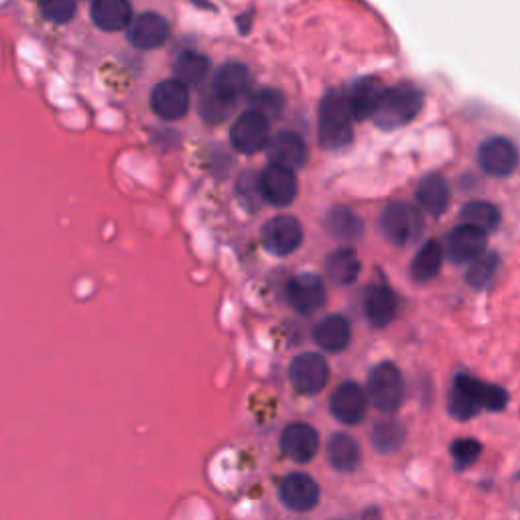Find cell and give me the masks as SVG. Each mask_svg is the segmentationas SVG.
<instances>
[{
  "instance_id": "1",
  "label": "cell",
  "mask_w": 520,
  "mask_h": 520,
  "mask_svg": "<svg viewBox=\"0 0 520 520\" xmlns=\"http://www.w3.org/2000/svg\"><path fill=\"white\" fill-rule=\"evenodd\" d=\"M250 72L242 63H226L214 74L208 92L202 96L200 112L208 122H220L228 110L248 92Z\"/></svg>"
},
{
  "instance_id": "2",
  "label": "cell",
  "mask_w": 520,
  "mask_h": 520,
  "mask_svg": "<svg viewBox=\"0 0 520 520\" xmlns=\"http://www.w3.org/2000/svg\"><path fill=\"white\" fill-rule=\"evenodd\" d=\"M354 139V116L346 94L330 92L319 104V143L328 151H340Z\"/></svg>"
},
{
  "instance_id": "3",
  "label": "cell",
  "mask_w": 520,
  "mask_h": 520,
  "mask_svg": "<svg viewBox=\"0 0 520 520\" xmlns=\"http://www.w3.org/2000/svg\"><path fill=\"white\" fill-rule=\"evenodd\" d=\"M423 108V92L411 84H399L384 92L374 114V122L382 130H395L409 124Z\"/></svg>"
},
{
  "instance_id": "4",
  "label": "cell",
  "mask_w": 520,
  "mask_h": 520,
  "mask_svg": "<svg viewBox=\"0 0 520 520\" xmlns=\"http://www.w3.org/2000/svg\"><path fill=\"white\" fill-rule=\"evenodd\" d=\"M368 395L378 411L395 413L405 399V382L401 370L390 362L376 364L368 376Z\"/></svg>"
},
{
  "instance_id": "5",
  "label": "cell",
  "mask_w": 520,
  "mask_h": 520,
  "mask_svg": "<svg viewBox=\"0 0 520 520\" xmlns=\"http://www.w3.org/2000/svg\"><path fill=\"white\" fill-rule=\"evenodd\" d=\"M380 228L384 236L399 246L413 244L423 232V218L417 208L405 202H393L382 210Z\"/></svg>"
},
{
  "instance_id": "6",
  "label": "cell",
  "mask_w": 520,
  "mask_h": 520,
  "mask_svg": "<svg viewBox=\"0 0 520 520\" xmlns=\"http://www.w3.org/2000/svg\"><path fill=\"white\" fill-rule=\"evenodd\" d=\"M271 120L258 110H246L240 114L230 130V143L238 153L252 155L269 145Z\"/></svg>"
},
{
  "instance_id": "7",
  "label": "cell",
  "mask_w": 520,
  "mask_h": 520,
  "mask_svg": "<svg viewBox=\"0 0 520 520\" xmlns=\"http://www.w3.org/2000/svg\"><path fill=\"white\" fill-rule=\"evenodd\" d=\"M289 378L293 388L301 395H317L323 390V386L328 384L330 378V368L319 354L307 352L297 356L291 366H289Z\"/></svg>"
},
{
  "instance_id": "8",
  "label": "cell",
  "mask_w": 520,
  "mask_h": 520,
  "mask_svg": "<svg viewBox=\"0 0 520 520\" xmlns=\"http://www.w3.org/2000/svg\"><path fill=\"white\" fill-rule=\"evenodd\" d=\"M299 191V183L295 177V171L281 167V165H269L258 177V193L263 195V200L271 206L285 208L295 202Z\"/></svg>"
},
{
  "instance_id": "9",
  "label": "cell",
  "mask_w": 520,
  "mask_h": 520,
  "mask_svg": "<svg viewBox=\"0 0 520 520\" xmlns=\"http://www.w3.org/2000/svg\"><path fill=\"white\" fill-rule=\"evenodd\" d=\"M260 240L271 254L287 256L301 246L303 228L293 216H277L265 224Z\"/></svg>"
},
{
  "instance_id": "10",
  "label": "cell",
  "mask_w": 520,
  "mask_h": 520,
  "mask_svg": "<svg viewBox=\"0 0 520 520\" xmlns=\"http://www.w3.org/2000/svg\"><path fill=\"white\" fill-rule=\"evenodd\" d=\"M478 163L492 177H506L518 165V149L506 137H490L478 149Z\"/></svg>"
},
{
  "instance_id": "11",
  "label": "cell",
  "mask_w": 520,
  "mask_h": 520,
  "mask_svg": "<svg viewBox=\"0 0 520 520\" xmlns=\"http://www.w3.org/2000/svg\"><path fill=\"white\" fill-rule=\"evenodd\" d=\"M151 110L163 120H179L189 110V88L179 80L159 82L151 92Z\"/></svg>"
},
{
  "instance_id": "12",
  "label": "cell",
  "mask_w": 520,
  "mask_h": 520,
  "mask_svg": "<svg viewBox=\"0 0 520 520\" xmlns=\"http://www.w3.org/2000/svg\"><path fill=\"white\" fill-rule=\"evenodd\" d=\"M126 31H128L126 37H128L130 45L143 49V51H149V49L161 47L167 41L169 21L155 11H149V13H141L139 17L130 21Z\"/></svg>"
},
{
  "instance_id": "13",
  "label": "cell",
  "mask_w": 520,
  "mask_h": 520,
  "mask_svg": "<svg viewBox=\"0 0 520 520\" xmlns=\"http://www.w3.org/2000/svg\"><path fill=\"white\" fill-rule=\"evenodd\" d=\"M486 246L488 236L484 230L470 224H462L449 232L445 250L453 263H470V260L480 258L486 252Z\"/></svg>"
},
{
  "instance_id": "14",
  "label": "cell",
  "mask_w": 520,
  "mask_h": 520,
  "mask_svg": "<svg viewBox=\"0 0 520 520\" xmlns=\"http://www.w3.org/2000/svg\"><path fill=\"white\" fill-rule=\"evenodd\" d=\"M325 285L317 275L303 273L295 277L287 287V299L291 307L301 315H313L325 305Z\"/></svg>"
},
{
  "instance_id": "15",
  "label": "cell",
  "mask_w": 520,
  "mask_h": 520,
  "mask_svg": "<svg viewBox=\"0 0 520 520\" xmlns=\"http://www.w3.org/2000/svg\"><path fill=\"white\" fill-rule=\"evenodd\" d=\"M366 393L364 388L356 382H342L332 395V401H330V409H332V415L346 423V425H356L364 419L366 415Z\"/></svg>"
},
{
  "instance_id": "16",
  "label": "cell",
  "mask_w": 520,
  "mask_h": 520,
  "mask_svg": "<svg viewBox=\"0 0 520 520\" xmlns=\"http://www.w3.org/2000/svg\"><path fill=\"white\" fill-rule=\"evenodd\" d=\"M281 449L289 460L297 464H307L315 458L319 449V435L307 423H293L281 435Z\"/></svg>"
},
{
  "instance_id": "17",
  "label": "cell",
  "mask_w": 520,
  "mask_h": 520,
  "mask_svg": "<svg viewBox=\"0 0 520 520\" xmlns=\"http://www.w3.org/2000/svg\"><path fill=\"white\" fill-rule=\"evenodd\" d=\"M384 92H386V88L376 78H362V80L354 82V86L346 94L354 120L374 118Z\"/></svg>"
},
{
  "instance_id": "18",
  "label": "cell",
  "mask_w": 520,
  "mask_h": 520,
  "mask_svg": "<svg viewBox=\"0 0 520 520\" xmlns=\"http://www.w3.org/2000/svg\"><path fill=\"white\" fill-rule=\"evenodd\" d=\"M267 155L271 165H281L291 171H297L307 163V147L295 133H279L277 137L269 139Z\"/></svg>"
},
{
  "instance_id": "19",
  "label": "cell",
  "mask_w": 520,
  "mask_h": 520,
  "mask_svg": "<svg viewBox=\"0 0 520 520\" xmlns=\"http://www.w3.org/2000/svg\"><path fill=\"white\" fill-rule=\"evenodd\" d=\"M90 15L94 25L106 33L124 31L135 19L128 0H92Z\"/></svg>"
},
{
  "instance_id": "20",
  "label": "cell",
  "mask_w": 520,
  "mask_h": 520,
  "mask_svg": "<svg viewBox=\"0 0 520 520\" xmlns=\"http://www.w3.org/2000/svg\"><path fill=\"white\" fill-rule=\"evenodd\" d=\"M281 500L297 512H307L319 502V486L307 474H289L281 482Z\"/></svg>"
},
{
  "instance_id": "21",
  "label": "cell",
  "mask_w": 520,
  "mask_h": 520,
  "mask_svg": "<svg viewBox=\"0 0 520 520\" xmlns=\"http://www.w3.org/2000/svg\"><path fill=\"white\" fill-rule=\"evenodd\" d=\"M399 309V299L395 295V291L390 289L388 285H372L366 291L364 297V311L366 317L376 328H382V325H388L390 321L395 319Z\"/></svg>"
},
{
  "instance_id": "22",
  "label": "cell",
  "mask_w": 520,
  "mask_h": 520,
  "mask_svg": "<svg viewBox=\"0 0 520 520\" xmlns=\"http://www.w3.org/2000/svg\"><path fill=\"white\" fill-rule=\"evenodd\" d=\"M352 332H350V323L346 321V317L342 315H328L323 317L313 330V340L321 350L328 352H344L350 344Z\"/></svg>"
},
{
  "instance_id": "23",
  "label": "cell",
  "mask_w": 520,
  "mask_h": 520,
  "mask_svg": "<svg viewBox=\"0 0 520 520\" xmlns=\"http://www.w3.org/2000/svg\"><path fill=\"white\" fill-rule=\"evenodd\" d=\"M455 386H460L464 393L480 407V409H488V411H500L504 409V405L508 403V395L506 390L496 386V384H488L482 380H476L472 376H458L455 380Z\"/></svg>"
},
{
  "instance_id": "24",
  "label": "cell",
  "mask_w": 520,
  "mask_h": 520,
  "mask_svg": "<svg viewBox=\"0 0 520 520\" xmlns=\"http://www.w3.org/2000/svg\"><path fill=\"white\" fill-rule=\"evenodd\" d=\"M415 198L427 214L441 216L449 206V185L437 173L427 175L419 181V185L415 189Z\"/></svg>"
},
{
  "instance_id": "25",
  "label": "cell",
  "mask_w": 520,
  "mask_h": 520,
  "mask_svg": "<svg viewBox=\"0 0 520 520\" xmlns=\"http://www.w3.org/2000/svg\"><path fill=\"white\" fill-rule=\"evenodd\" d=\"M328 460L338 472H354L362 460L358 441L346 433H336L328 443Z\"/></svg>"
},
{
  "instance_id": "26",
  "label": "cell",
  "mask_w": 520,
  "mask_h": 520,
  "mask_svg": "<svg viewBox=\"0 0 520 520\" xmlns=\"http://www.w3.org/2000/svg\"><path fill=\"white\" fill-rule=\"evenodd\" d=\"M210 74V59L198 51H183L175 61V80L183 86H200Z\"/></svg>"
},
{
  "instance_id": "27",
  "label": "cell",
  "mask_w": 520,
  "mask_h": 520,
  "mask_svg": "<svg viewBox=\"0 0 520 520\" xmlns=\"http://www.w3.org/2000/svg\"><path fill=\"white\" fill-rule=\"evenodd\" d=\"M360 258L352 248H340L328 256L325 271L336 285H352L360 275Z\"/></svg>"
},
{
  "instance_id": "28",
  "label": "cell",
  "mask_w": 520,
  "mask_h": 520,
  "mask_svg": "<svg viewBox=\"0 0 520 520\" xmlns=\"http://www.w3.org/2000/svg\"><path fill=\"white\" fill-rule=\"evenodd\" d=\"M443 263V250L437 242H427L411 263V277L419 283H427L437 277Z\"/></svg>"
},
{
  "instance_id": "29",
  "label": "cell",
  "mask_w": 520,
  "mask_h": 520,
  "mask_svg": "<svg viewBox=\"0 0 520 520\" xmlns=\"http://www.w3.org/2000/svg\"><path fill=\"white\" fill-rule=\"evenodd\" d=\"M325 226H328V230L336 238H342V240H356L362 236V230H364L360 218L348 208H334L328 214V218H325Z\"/></svg>"
},
{
  "instance_id": "30",
  "label": "cell",
  "mask_w": 520,
  "mask_h": 520,
  "mask_svg": "<svg viewBox=\"0 0 520 520\" xmlns=\"http://www.w3.org/2000/svg\"><path fill=\"white\" fill-rule=\"evenodd\" d=\"M405 441V429L397 421H382L372 431V445L380 453L399 451Z\"/></svg>"
},
{
  "instance_id": "31",
  "label": "cell",
  "mask_w": 520,
  "mask_h": 520,
  "mask_svg": "<svg viewBox=\"0 0 520 520\" xmlns=\"http://www.w3.org/2000/svg\"><path fill=\"white\" fill-rule=\"evenodd\" d=\"M462 222L470 224V226H476V228H480L484 232H490V230L498 228L500 212L490 202H470L462 210Z\"/></svg>"
},
{
  "instance_id": "32",
  "label": "cell",
  "mask_w": 520,
  "mask_h": 520,
  "mask_svg": "<svg viewBox=\"0 0 520 520\" xmlns=\"http://www.w3.org/2000/svg\"><path fill=\"white\" fill-rule=\"evenodd\" d=\"M39 9L51 23L65 25L76 17L78 0H39Z\"/></svg>"
},
{
  "instance_id": "33",
  "label": "cell",
  "mask_w": 520,
  "mask_h": 520,
  "mask_svg": "<svg viewBox=\"0 0 520 520\" xmlns=\"http://www.w3.org/2000/svg\"><path fill=\"white\" fill-rule=\"evenodd\" d=\"M496 267H498V256L496 254H482L480 258L474 260V265L470 267L466 281L474 287V289H482L486 287L492 277L496 275Z\"/></svg>"
},
{
  "instance_id": "34",
  "label": "cell",
  "mask_w": 520,
  "mask_h": 520,
  "mask_svg": "<svg viewBox=\"0 0 520 520\" xmlns=\"http://www.w3.org/2000/svg\"><path fill=\"white\" fill-rule=\"evenodd\" d=\"M285 100L277 90H260L252 96V110L265 114L269 120L277 118L283 112Z\"/></svg>"
},
{
  "instance_id": "35",
  "label": "cell",
  "mask_w": 520,
  "mask_h": 520,
  "mask_svg": "<svg viewBox=\"0 0 520 520\" xmlns=\"http://www.w3.org/2000/svg\"><path fill=\"white\" fill-rule=\"evenodd\" d=\"M447 407H449V413L460 421H468L480 411V407L464 393L460 386H453Z\"/></svg>"
},
{
  "instance_id": "36",
  "label": "cell",
  "mask_w": 520,
  "mask_h": 520,
  "mask_svg": "<svg viewBox=\"0 0 520 520\" xmlns=\"http://www.w3.org/2000/svg\"><path fill=\"white\" fill-rule=\"evenodd\" d=\"M482 453V445L476 439H458L451 445V458L460 468H470Z\"/></svg>"
}]
</instances>
